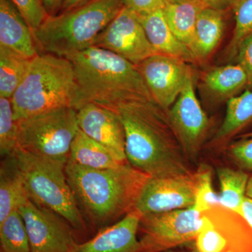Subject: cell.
I'll return each instance as SVG.
<instances>
[{"mask_svg":"<svg viewBox=\"0 0 252 252\" xmlns=\"http://www.w3.org/2000/svg\"><path fill=\"white\" fill-rule=\"evenodd\" d=\"M115 112L124 126L130 165L149 177L192 173L167 110L154 99H140Z\"/></svg>","mask_w":252,"mask_h":252,"instance_id":"1","label":"cell"},{"mask_svg":"<svg viewBox=\"0 0 252 252\" xmlns=\"http://www.w3.org/2000/svg\"><path fill=\"white\" fill-rule=\"evenodd\" d=\"M64 171L84 220L99 230L135 210L141 189L149 177L127 162L96 170L69 160Z\"/></svg>","mask_w":252,"mask_h":252,"instance_id":"2","label":"cell"},{"mask_svg":"<svg viewBox=\"0 0 252 252\" xmlns=\"http://www.w3.org/2000/svg\"><path fill=\"white\" fill-rule=\"evenodd\" d=\"M67 59L74 69L76 110L94 103L116 111L130 101L154 99L137 66L111 51L91 46Z\"/></svg>","mask_w":252,"mask_h":252,"instance_id":"3","label":"cell"},{"mask_svg":"<svg viewBox=\"0 0 252 252\" xmlns=\"http://www.w3.org/2000/svg\"><path fill=\"white\" fill-rule=\"evenodd\" d=\"M124 6V0H90L48 16L32 31L39 54L69 57L94 46L99 34Z\"/></svg>","mask_w":252,"mask_h":252,"instance_id":"4","label":"cell"},{"mask_svg":"<svg viewBox=\"0 0 252 252\" xmlns=\"http://www.w3.org/2000/svg\"><path fill=\"white\" fill-rule=\"evenodd\" d=\"M74 69L66 58L39 54L32 59L26 77L11 97L15 119L63 107H72Z\"/></svg>","mask_w":252,"mask_h":252,"instance_id":"5","label":"cell"},{"mask_svg":"<svg viewBox=\"0 0 252 252\" xmlns=\"http://www.w3.org/2000/svg\"><path fill=\"white\" fill-rule=\"evenodd\" d=\"M14 156L32 201L59 215L74 230H85V220L68 182L65 166L36 157L18 147Z\"/></svg>","mask_w":252,"mask_h":252,"instance_id":"6","label":"cell"},{"mask_svg":"<svg viewBox=\"0 0 252 252\" xmlns=\"http://www.w3.org/2000/svg\"><path fill=\"white\" fill-rule=\"evenodd\" d=\"M17 123L18 148L65 166L73 140L79 130L76 109L60 107Z\"/></svg>","mask_w":252,"mask_h":252,"instance_id":"7","label":"cell"},{"mask_svg":"<svg viewBox=\"0 0 252 252\" xmlns=\"http://www.w3.org/2000/svg\"><path fill=\"white\" fill-rule=\"evenodd\" d=\"M203 225V214L193 207L143 215L139 228L142 251L161 252L195 240Z\"/></svg>","mask_w":252,"mask_h":252,"instance_id":"8","label":"cell"},{"mask_svg":"<svg viewBox=\"0 0 252 252\" xmlns=\"http://www.w3.org/2000/svg\"><path fill=\"white\" fill-rule=\"evenodd\" d=\"M197 174L149 177L142 186L135 210L142 216L193 207Z\"/></svg>","mask_w":252,"mask_h":252,"instance_id":"9","label":"cell"},{"mask_svg":"<svg viewBox=\"0 0 252 252\" xmlns=\"http://www.w3.org/2000/svg\"><path fill=\"white\" fill-rule=\"evenodd\" d=\"M107 50L135 65L156 54L137 14L124 6L94 46Z\"/></svg>","mask_w":252,"mask_h":252,"instance_id":"10","label":"cell"},{"mask_svg":"<svg viewBox=\"0 0 252 252\" xmlns=\"http://www.w3.org/2000/svg\"><path fill=\"white\" fill-rule=\"evenodd\" d=\"M31 244V252H69L74 228L55 212L29 200L18 209Z\"/></svg>","mask_w":252,"mask_h":252,"instance_id":"11","label":"cell"},{"mask_svg":"<svg viewBox=\"0 0 252 252\" xmlns=\"http://www.w3.org/2000/svg\"><path fill=\"white\" fill-rule=\"evenodd\" d=\"M136 66L152 98L165 110L175 103L193 73L189 63L161 54Z\"/></svg>","mask_w":252,"mask_h":252,"instance_id":"12","label":"cell"},{"mask_svg":"<svg viewBox=\"0 0 252 252\" xmlns=\"http://www.w3.org/2000/svg\"><path fill=\"white\" fill-rule=\"evenodd\" d=\"M167 113L186 157L194 158L206 137L210 121L195 94L193 73Z\"/></svg>","mask_w":252,"mask_h":252,"instance_id":"13","label":"cell"},{"mask_svg":"<svg viewBox=\"0 0 252 252\" xmlns=\"http://www.w3.org/2000/svg\"><path fill=\"white\" fill-rule=\"evenodd\" d=\"M79 129L108 149L121 162H127L124 126L117 112L89 103L77 110Z\"/></svg>","mask_w":252,"mask_h":252,"instance_id":"14","label":"cell"},{"mask_svg":"<svg viewBox=\"0 0 252 252\" xmlns=\"http://www.w3.org/2000/svg\"><path fill=\"white\" fill-rule=\"evenodd\" d=\"M141 217L133 210L86 243H76L69 252H143L137 238Z\"/></svg>","mask_w":252,"mask_h":252,"instance_id":"15","label":"cell"},{"mask_svg":"<svg viewBox=\"0 0 252 252\" xmlns=\"http://www.w3.org/2000/svg\"><path fill=\"white\" fill-rule=\"evenodd\" d=\"M204 98L210 104L228 102L248 88V79L238 64L219 66L206 71L199 82Z\"/></svg>","mask_w":252,"mask_h":252,"instance_id":"16","label":"cell"},{"mask_svg":"<svg viewBox=\"0 0 252 252\" xmlns=\"http://www.w3.org/2000/svg\"><path fill=\"white\" fill-rule=\"evenodd\" d=\"M0 46L30 59L39 54L32 31L11 0H0Z\"/></svg>","mask_w":252,"mask_h":252,"instance_id":"17","label":"cell"},{"mask_svg":"<svg viewBox=\"0 0 252 252\" xmlns=\"http://www.w3.org/2000/svg\"><path fill=\"white\" fill-rule=\"evenodd\" d=\"M138 17L156 54L181 60L189 64L197 63L190 49L172 32L162 10Z\"/></svg>","mask_w":252,"mask_h":252,"instance_id":"18","label":"cell"},{"mask_svg":"<svg viewBox=\"0 0 252 252\" xmlns=\"http://www.w3.org/2000/svg\"><path fill=\"white\" fill-rule=\"evenodd\" d=\"M2 158L0 167V222L30 200L14 154Z\"/></svg>","mask_w":252,"mask_h":252,"instance_id":"19","label":"cell"},{"mask_svg":"<svg viewBox=\"0 0 252 252\" xmlns=\"http://www.w3.org/2000/svg\"><path fill=\"white\" fill-rule=\"evenodd\" d=\"M223 11L205 8L197 19L192 54L200 63L208 59L221 40L224 30Z\"/></svg>","mask_w":252,"mask_h":252,"instance_id":"20","label":"cell"},{"mask_svg":"<svg viewBox=\"0 0 252 252\" xmlns=\"http://www.w3.org/2000/svg\"><path fill=\"white\" fill-rule=\"evenodd\" d=\"M252 126V90L247 89L226 103L224 120L212 143L221 144Z\"/></svg>","mask_w":252,"mask_h":252,"instance_id":"21","label":"cell"},{"mask_svg":"<svg viewBox=\"0 0 252 252\" xmlns=\"http://www.w3.org/2000/svg\"><path fill=\"white\" fill-rule=\"evenodd\" d=\"M69 160L88 168L102 170L113 168L121 162L103 146L79 129L71 146Z\"/></svg>","mask_w":252,"mask_h":252,"instance_id":"22","label":"cell"},{"mask_svg":"<svg viewBox=\"0 0 252 252\" xmlns=\"http://www.w3.org/2000/svg\"><path fill=\"white\" fill-rule=\"evenodd\" d=\"M203 9L194 3L173 1L162 10L172 32L191 52L197 19Z\"/></svg>","mask_w":252,"mask_h":252,"instance_id":"23","label":"cell"},{"mask_svg":"<svg viewBox=\"0 0 252 252\" xmlns=\"http://www.w3.org/2000/svg\"><path fill=\"white\" fill-rule=\"evenodd\" d=\"M31 61L16 51L0 46V97L11 98L26 77Z\"/></svg>","mask_w":252,"mask_h":252,"instance_id":"24","label":"cell"},{"mask_svg":"<svg viewBox=\"0 0 252 252\" xmlns=\"http://www.w3.org/2000/svg\"><path fill=\"white\" fill-rule=\"evenodd\" d=\"M217 176L220 187V206L241 216L242 205L246 197L248 175L242 170L220 167L217 169Z\"/></svg>","mask_w":252,"mask_h":252,"instance_id":"25","label":"cell"},{"mask_svg":"<svg viewBox=\"0 0 252 252\" xmlns=\"http://www.w3.org/2000/svg\"><path fill=\"white\" fill-rule=\"evenodd\" d=\"M0 246L1 252H31L27 230L18 210L0 222Z\"/></svg>","mask_w":252,"mask_h":252,"instance_id":"26","label":"cell"},{"mask_svg":"<svg viewBox=\"0 0 252 252\" xmlns=\"http://www.w3.org/2000/svg\"><path fill=\"white\" fill-rule=\"evenodd\" d=\"M235 28L229 44L225 51L227 59H235L239 46L252 32V0H233Z\"/></svg>","mask_w":252,"mask_h":252,"instance_id":"27","label":"cell"},{"mask_svg":"<svg viewBox=\"0 0 252 252\" xmlns=\"http://www.w3.org/2000/svg\"><path fill=\"white\" fill-rule=\"evenodd\" d=\"M18 123L11 98L0 97V155H13L17 149Z\"/></svg>","mask_w":252,"mask_h":252,"instance_id":"28","label":"cell"},{"mask_svg":"<svg viewBox=\"0 0 252 252\" xmlns=\"http://www.w3.org/2000/svg\"><path fill=\"white\" fill-rule=\"evenodd\" d=\"M197 174V188L194 208L200 212L220 206V195L212 187V173L206 167H201Z\"/></svg>","mask_w":252,"mask_h":252,"instance_id":"29","label":"cell"},{"mask_svg":"<svg viewBox=\"0 0 252 252\" xmlns=\"http://www.w3.org/2000/svg\"><path fill=\"white\" fill-rule=\"evenodd\" d=\"M203 225L198 237L195 239V246L198 252H230L228 242L225 240L210 219L202 212Z\"/></svg>","mask_w":252,"mask_h":252,"instance_id":"30","label":"cell"},{"mask_svg":"<svg viewBox=\"0 0 252 252\" xmlns=\"http://www.w3.org/2000/svg\"><path fill=\"white\" fill-rule=\"evenodd\" d=\"M22 14L32 31L37 29L47 18L41 0H11Z\"/></svg>","mask_w":252,"mask_h":252,"instance_id":"31","label":"cell"},{"mask_svg":"<svg viewBox=\"0 0 252 252\" xmlns=\"http://www.w3.org/2000/svg\"><path fill=\"white\" fill-rule=\"evenodd\" d=\"M228 153L238 166L252 171V137H243L232 144Z\"/></svg>","mask_w":252,"mask_h":252,"instance_id":"32","label":"cell"},{"mask_svg":"<svg viewBox=\"0 0 252 252\" xmlns=\"http://www.w3.org/2000/svg\"><path fill=\"white\" fill-rule=\"evenodd\" d=\"M235 60L248 77V89L252 90V32L239 46Z\"/></svg>","mask_w":252,"mask_h":252,"instance_id":"33","label":"cell"},{"mask_svg":"<svg viewBox=\"0 0 252 252\" xmlns=\"http://www.w3.org/2000/svg\"><path fill=\"white\" fill-rule=\"evenodd\" d=\"M174 0H124V6L138 15L163 10Z\"/></svg>","mask_w":252,"mask_h":252,"instance_id":"34","label":"cell"},{"mask_svg":"<svg viewBox=\"0 0 252 252\" xmlns=\"http://www.w3.org/2000/svg\"><path fill=\"white\" fill-rule=\"evenodd\" d=\"M174 1L194 3L204 8L224 11L228 8H231L233 0H174Z\"/></svg>","mask_w":252,"mask_h":252,"instance_id":"35","label":"cell"},{"mask_svg":"<svg viewBox=\"0 0 252 252\" xmlns=\"http://www.w3.org/2000/svg\"><path fill=\"white\" fill-rule=\"evenodd\" d=\"M48 16H54L62 9L64 0H41Z\"/></svg>","mask_w":252,"mask_h":252,"instance_id":"36","label":"cell"},{"mask_svg":"<svg viewBox=\"0 0 252 252\" xmlns=\"http://www.w3.org/2000/svg\"><path fill=\"white\" fill-rule=\"evenodd\" d=\"M241 217L252 229V198L245 197L242 205Z\"/></svg>","mask_w":252,"mask_h":252,"instance_id":"37","label":"cell"},{"mask_svg":"<svg viewBox=\"0 0 252 252\" xmlns=\"http://www.w3.org/2000/svg\"><path fill=\"white\" fill-rule=\"evenodd\" d=\"M89 1H90V0H64L61 12L74 9V8L85 4V3Z\"/></svg>","mask_w":252,"mask_h":252,"instance_id":"38","label":"cell"},{"mask_svg":"<svg viewBox=\"0 0 252 252\" xmlns=\"http://www.w3.org/2000/svg\"><path fill=\"white\" fill-rule=\"evenodd\" d=\"M246 196L252 198V177L249 179L248 187H247Z\"/></svg>","mask_w":252,"mask_h":252,"instance_id":"39","label":"cell"},{"mask_svg":"<svg viewBox=\"0 0 252 252\" xmlns=\"http://www.w3.org/2000/svg\"><path fill=\"white\" fill-rule=\"evenodd\" d=\"M252 137V132H250V133L246 134V135L243 136V137Z\"/></svg>","mask_w":252,"mask_h":252,"instance_id":"40","label":"cell"},{"mask_svg":"<svg viewBox=\"0 0 252 252\" xmlns=\"http://www.w3.org/2000/svg\"><path fill=\"white\" fill-rule=\"evenodd\" d=\"M198 252V250H196V249H195V250H193V251H191V252Z\"/></svg>","mask_w":252,"mask_h":252,"instance_id":"41","label":"cell"},{"mask_svg":"<svg viewBox=\"0 0 252 252\" xmlns=\"http://www.w3.org/2000/svg\"></svg>","mask_w":252,"mask_h":252,"instance_id":"42","label":"cell"}]
</instances>
